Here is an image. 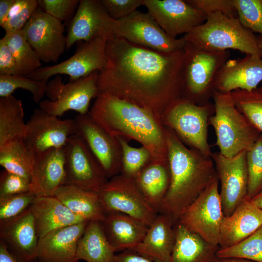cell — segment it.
Returning <instances> with one entry per match:
<instances>
[{
	"label": "cell",
	"mask_w": 262,
	"mask_h": 262,
	"mask_svg": "<svg viewBox=\"0 0 262 262\" xmlns=\"http://www.w3.org/2000/svg\"><path fill=\"white\" fill-rule=\"evenodd\" d=\"M184 49L157 51L114 36L107 40V62L99 72V93L144 108L162 120L182 97Z\"/></svg>",
	"instance_id": "1"
},
{
	"label": "cell",
	"mask_w": 262,
	"mask_h": 262,
	"mask_svg": "<svg viewBox=\"0 0 262 262\" xmlns=\"http://www.w3.org/2000/svg\"><path fill=\"white\" fill-rule=\"evenodd\" d=\"M114 138L135 140L147 148L152 161L168 162L164 126L149 111L108 94L99 93L88 112Z\"/></svg>",
	"instance_id": "2"
},
{
	"label": "cell",
	"mask_w": 262,
	"mask_h": 262,
	"mask_svg": "<svg viewBox=\"0 0 262 262\" xmlns=\"http://www.w3.org/2000/svg\"><path fill=\"white\" fill-rule=\"evenodd\" d=\"M170 183L159 213L176 224L184 210L217 176L211 157L187 147L171 129L164 126Z\"/></svg>",
	"instance_id": "3"
},
{
	"label": "cell",
	"mask_w": 262,
	"mask_h": 262,
	"mask_svg": "<svg viewBox=\"0 0 262 262\" xmlns=\"http://www.w3.org/2000/svg\"><path fill=\"white\" fill-rule=\"evenodd\" d=\"M186 42L206 51L238 50L262 58L257 36L244 27L238 18L220 12L207 15L205 21L182 36Z\"/></svg>",
	"instance_id": "4"
},
{
	"label": "cell",
	"mask_w": 262,
	"mask_h": 262,
	"mask_svg": "<svg viewBox=\"0 0 262 262\" xmlns=\"http://www.w3.org/2000/svg\"><path fill=\"white\" fill-rule=\"evenodd\" d=\"M212 98L214 113L209 124L214 129L219 152L231 158L248 150L262 133L236 107L230 93L214 90Z\"/></svg>",
	"instance_id": "5"
},
{
	"label": "cell",
	"mask_w": 262,
	"mask_h": 262,
	"mask_svg": "<svg viewBox=\"0 0 262 262\" xmlns=\"http://www.w3.org/2000/svg\"><path fill=\"white\" fill-rule=\"evenodd\" d=\"M183 49L181 98L198 105H205L212 98L215 76L220 67L229 59V51H207L186 42Z\"/></svg>",
	"instance_id": "6"
},
{
	"label": "cell",
	"mask_w": 262,
	"mask_h": 262,
	"mask_svg": "<svg viewBox=\"0 0 262 262\" xmlns=\"http://www.w3.org/2000/svg\"><path fill=\"white\" fill-rule=\"evenodd\" d=\"M214 113V104L210 102L198 105L181 98L167 110L162 121L184 144L211 157L213 152L208 142V126Z\"/></svg>",
	"instance_id": "7"
},
{
	"label": "cell",
	"mask_w": 262,
	"mask_h": 262,
	"mask_svg": "<svg viewBox=\"0 0 262 262\" xmlns=\"http://www.w3.org/2000/svg\"><path fill=\"white\" fill-rule=\"evenodd\" d=\"M216 177L182 213L178 220L188 230L207 243L219 245L220 228L224 216Z\"/></svg>",
	"instance_id": "8"
},
{
	"label": "cell",
	"mask_w": 262,
	"mask_h": 262,
	"mask_svg": "<svg viewBox=\"0 0 262 262\" xmlns=\"http://www.w3.org/2000/svg\"><path fill=\"white\" fill-rule=\"evenodd\" d=\"M99 72L94 71L66 84L62 82L60 75H56L48 82L46 94L49 99L42 100L39 104L40 108L58 117L69 110L81 115L88 114L91 99L98 94Z\"/></svg>",
	"instance_id": "9"
},
{
	"label": "cell",
	"mask_w": 262,
	"mask_h": 262,
	"mask_svg": "<svg viewBox=\"0 0 262 262\" xmlns=\"http://www.w3.org/2000/svg\"><path fill=\"white\" fill-rule=\"evenodd\" d=\"M98 194L106 213H125L148 227L158 214L147 201L134 179L122 174L110 179Z\"/></svg>",
	"instance_id": "10"
},
{
	"label": "cell",
	"mask_w": 262,
	"mask_h": 262,
	"mask_svg": "<svg viewBox=\"0 0 262 262\" xmlns=\"http://www.w3.org/2000/svg\"><path fill=\"white\" fill-rule=\"evenodd\" d=\"M108 39L98 37L89 41H82L69 58L56 65L41 67L27 77L48 81L53 76L66 75L73 82L94 71H100L107 62L106 46Z\"/></svg>",
	"instance_id": "11"
},
{
	"label": "cell",
	"mask_w": 262,
	"mask_h": 262,
	"mask_svg": "<svg viewBox=\"0 0 262 262\" xmlns=\"http://www.w3.org/2000/svg\"><path fill=\"white\" fill-rule=\"evenodd\" d=\"M65 148V184L98 193L108 179L84 140L74 134L69 137Z\"/></svg>",
	"instance_id": "12"
},
{
	"label": "cell",
	"mask_w": 262,
	"mask_h": 262,
	"mask_svg": "<svg viewBox=\"0 0 262 262\" xmlns=\"http://www.w3.org/2000/svg\"><path fill=\"white\" fill-rule=\"evenodd\" d=\"M117 21L116 36L136 45L171 53L183 49L186 44L183 37L173 38L168 35L147 12L136 10Z\"/></svg>",
	"instance_id": "13"
},
{
	"label": "cell",
	"mask_w": 262,
	"mask_h": 262,
	"mask_svg": "<svg viewBox=\"0 0 262 262\" xmlns=\"http://www.w3.org/2000/svg\"><path fill=\"white\" fill-rule=\"evenodd\" d=\"M22 31L29 44L43 62L56 63L66 49V36L62 21L39 6Z\"/></svg>",
	"instance_id": "14"
},
{
	"label": "cell",
	"mask_w": 262,
	"mask_h": 262,
	"mask_svg": "<svg viewBox=\"0 0 262 262\" xmlns=\"http://www.w3.org/2000/svg\"><path fill=\"white\" fill-rule=\"evenodd\" d=\"M117 25V21L111 18L100 0H81L68 25L66 49L76 42L116 36Z\"/></svg>",
	"instance_id": "15"
},
{
	"label": "cell",
	"mask_w": 262,
	"mask_h": 262,
	"mask_svg": "<svg viewBox=\"0 0 262 262\" xmlns=\"http://www.w3.org/2000/svg\"><path fill=\"white\" fill-rule=\"evenodd\" d=\"M26 125L24 140L35 155L64 147L75 134L74 119L61 120L41 108L33 111Z\"/></svg>",
	"instance_id": "16"
},
{
	"label": "cell",
	"mask_w": 262,
	"mask_h": 262,
	"mask_svg": "<svg viewBox=\"0 0 262 262\" xmlns=\"http://www.w3.org/2000/svg\"><path fill=\"white\" fill-rule=\"evenodd\" d=\"M246 151L231 158L219 152L213 153V159L221 183L220 196L224 216H229L247 196L248 172Z\"/></svg>",
	"instance_id": "17"
},
{
	"label": "cell",
	"mask_w": 262,
	"mask_h": 262,
	"mask_svg": "<svg viewBox=\"0 0 262 262\" xmlns=\"http://www.w3.org/2000/svg\"><path fill=\"white\" fill-rule=\"evenodd\" d=\"M74 119L75 134L84 140L107 178L120 174L122 151L118 140L97 124L88 114H79Z\"/></svg>",
	"instance_id": "18"
},
{
	"label": "cell",
	"mask_w": 262,
	"mask_h": 262,
	"mask_svg": "<svg viewBox=\"0 0 262 262\" xmlns=\"http://www.w3.org/2000/svg\"><path fill=\"white\" fill-rule=\"evenodd\" d=\"M144 6L165 33L173 38L201 25L207 17L183 0H144Z\"/></svg>",
	"instance_id": "19"
},
{
	"label": "cell",
	"mask_w": 262,
	"mask_h": 262,
	"mask_svg": "<svg viewBox=\"0 0 262 262\" xmlns=\"http://www.w3.org/2000/svg\"><path fill=\"white\" fill-rule=\"evenodd\" d=\"M262 81V58L246 54L242 58L229 59L218 69L214 89L230 93L237 89L251 91Z\"/></svg>",
	"instance_id": "20"
},
{
	"label": "cell",
	"mask_w": 262,
	"mask_h": 262,
	"mask_svg": "<svg viewBox=\"0 0 262 262\" xmlns=\"http://www.w3.org/2000/svg\"><path fill=\"white\" fill-rule=\"evenodd\" d=\"M65 181V147L35 155L30 181L31 193L36 197L53 196Z\"/></svg>",
	"instance_id": "21"
},
{
	"label": "cell",
	"mask_w": 262,
	"mask_h": 262,
	"mask_svg": "<svg viewBox=\"0 0 262 262\" xmlns=\"http://www.w3.org/2000/svg\"><path fill=\"white\" fill-rule=\"evenodd\" d=\"M0 240L23 262L35 260L39 238L30 207L17 216L0 222Z\"/></svg>",
	"instance_id": "22"
},
{
	"label": "cell",
	"mask_w": 262,
	"mask_h": 262,
	"mask_svg": "<svg viewBox=\"0 0 262 262\" xmlns=\"http://www.w3.org/2000/svg\"><path fill=\"white\" fill-rule=\"evenodd\" d=\"M88 222L59 229L39 239L35 260L39 262H78V243Z\"/></svg>",
	"instance_id": "23"
},
{
	"label": "cell",
	"mask_w": 262,
	"mask_h": 262,
	"mask_svg": "<svg viewBox=\"0 0 262 262\" xmlns=\"http://www.w3.org/2000/svg\"><path fill=\"white\" fill-rule=\"evenodd\" d=\"M262 226V210L247 196L232 213L224 216L218 245L220 248L233 246L246 239Z\"/></svg>",
	"instance_id": "24"
},
{
	"label": "cell",
	"mask_w": 262,
	"mask_h": 262,
	"mask_svg": "<svg viewBox=\"0 0 262 262\" xmlns=\"http://www.w3.org/2000/svg\"><path fill=\"white\" fill-rule=\"evenodd\" d=\"M175 225L168 216L158 213L133 250L156 262H170L176 238Z\"/></svg>",
	"instance_id": "25"
},
{
	"label": "cell",
	"mask_w": 262,
	"mask_h": 262,
	"mask_svg": "<svg viewBox=\"0 0 262 262\" xmlns=\"http://www.w3.org/2000/svg\"><path fill=\"white\" fill-rule=\"evenodd\" d=\"M101 222L115 252L134 249L143 240L148 228L138 219L119 212L106 213Z\"/></svg>",
	"instance_id": "26"
},
{
	"label": "cell",
	"mask_w": 262,
	"mask_h": 262,
	"mask_svg": "<svg viewBox=\"0 0 262 262\" xmlns=\"http://www.w3.org/2000/svg\"><path fill=\"white\" fill-rule=\"evenodd\" d=\"M30 208L39 239L59 229L87 221L72 213L54 196L36 197Z\"/></svg>",
	"instance_id": "27"
},
{
	"label": "cell",
	"mask_w": 262,
	"mask_h": 262,
	"mask_svg": "<svg viewBox=\"0 0 262 262\" xmlns=\"http://www.w3.org/2000/svg\"><path fill=\"white\" fill-rule=\"evenodd\" d=\"M176 238L170 262H220V246L209 244L180 223L175 225Z\"/></svg>",
	"instance_id": "28"
},
{
	"label": "cell",
	"mask_w": 262,
	"mask_h": 262,
	"mask_svg": "<svg viewBox=\"0 0 262 262\" xmlns=\"http://www.w3.org/2000/svg\"><path fill=\"white\" fill-rule=\"evenodd\" d=\"M134 180L147 201L159 213L170 183L168 162L151 161Z\"/></svg>",
	"instance_id": "29"
},
{
	"label": "cell",
	"mask_w": 262,
	"mask_h": 262,
	"mask_svg": "<svg viewBox=\"0 0 262 262\" xmlns=\"http://www.w3.org/2000/svg\"><path fill=\"white\" fill-rule=\"evenodd\" d=\"M54 196L74 214L87 221L102 222L106 213L98 193L70 184H64Z\"/></svg>",
	"instance_id": "30"
},
{
	"label": "cell",
	"mask_w": 262,
	"mask_h": 262,
	"mask_svg": "<svg viewBox=\"0 0 262 262\" xmlns=\"http://www.w3.org/2000/svg\"><path fill=\"white\" fill-rule=\"evenodd\" d=\"M115 251L106 235L102 222L89 221L79 240L77 260L87 262H115Z\"/></svg>",
	"instance_id": "31"
},
{
	"label": "cell",
	"mask_w": 262,
	"mask_h": 262,
	"mask_svg": "<svg viewBox=\"0 0 262 262\" xmlns=\"http://www.w3.org/2000/svg\"><path fill=\"white\" fill-rule=\"evenodd\" d=\"M26 123L22 101L14 96L0 98V147L17 140H24Z\"/></svg>",
	"instance_id": "32"
},
{
	"label": "cell",
	"mask_w": 262,
	"mask_h": 262,
	"mask_svg": "<svg viewBox=\"0 0 262 262\" xmlns=\"http://www.w3.org/2000/svg\"><path fill=\"white\" fill-rule=\"evenodd\" d=\"M35 154L24 140L0 147V164L4 170L31 181Z\"/></svg>",
	"instance_id": "33"
},
{
	"label": "cell",
	"mask_w": 262,
	"mask_h": 262,
	"mask_svg": "<svg viewBox=\"0 0 262 262\" xmlns=\"http://www.w3.org/2000/svg\"><path fill=\"white\" fill-rule=\"evenodd\" d=\"M3 38L19 66L21 76L27 77L41 67V60L28 42L22 30L5 33Z\"/></svg>",
	"instance_id": "34"
},
{
	"label": "cell",
	"mask_w": 262,
	"mask_h": 262,
	"mask_svg": "<svg viewBox=\"0 0 262 262\" xmlns=\"http://www.w3.org/2000/svg\"><path fill=\"white\" fill-rule=\"evenodd\" d=\"M230 93L236 107L262 134V86L250 91L237 89Z\"/></svg>",
	"instance_id": "35"
},
{
	"label": "cell",
	"mask_w": 262,
	"mask_h": 262,
	"mask_svg": "<svg viewBox=\"0 0 262 262\" xmlns=\"http://www.w3.org/2000/svg\"><path fill=\"white\" fill-rule=\"evenodd\" d=\"M219 259L237 258L262 262V226L239 243L226 248H219Z\"/></svg>",
	"instance_id": "36"
},
{
	"label": "cell",
	"mask_w": 262,
	"mask_h": 262,
	"mask_svg": "<svg viewBox=\"0 0 262 262\" xmlns=\"http://www.w3.org/2000/svg\"><path fill=\"white\" fill-rule=\"evenodd\" d=\"M48 81L35 80L23 76H5L0 75V97L12 95L17 89L29 91L32 98L37 104L42 100L46 92Z\"/></svg>",
	"instance_id": "37"
},
{
	"label": "cell",
	"mask_w": 262,
	"mask_h": 262,
	"mask_svg": "<svg viewBox=\"0 0 262 262\" xmlns=\"http://www.w3.org/2000/svg\"><path fill=\"white\" fill-rule=\"evenodd\" d=\"M122 151L121 174L134 179L139 172L151 161L150 151L144 146L131 147L129 142L122 138H117Z\"/></svg>",
	"instance_id": "38"
},
{
	"label": "cell",
	"mask_w": 262,
	"mask_h": 262,
	"mask_svg": "<svg viewBox=\"0 0 262 262\" xmlns=\"http://www.w3.org/2000/svg\"><path fill=\"white\" fill-rule=\"evenodd\" d=\"M248 172L247 196L252 199L262 191V134L246 151Z\"/></svg>",
	"instance_id": "39"
},
{
	"label": "cell",
	"mask_w": 262,
	"mask_h": 262,
	"mask_svg": "<svg viewBox=\"0 0 262 262\" xmlns=\"http://www.w3.org/2000/svg\"><path fill=\"white\" fill-rule=\"evenodd\" d=\"M242 25L262 36V0H232Z\"/></svg>",
	"instance_id": "40"
},
{
	"label": "cell",
	"mask_w": 262,
	"mask_h": 262,
	"mask_svg": "<svg viewBox=\"0 0 262 262\" xmlns=\"http://www.w3.org/2000/svg\"><path fill=\"white\" fill-rule=\"evenodd\" d=\"M39 6L36 0H16L1 27L5 33L22 30Z\"/></svg>",
	"instance_id": "41"
},
{
	"label": "cell",
	"mask_w": 262,
	"mask_h": 262,
	"mask_svg": "<svg viewBox=\"0 0 262 262\" xmlns=\"http://www.w3.org/2000/svg\"><path fill=\"white\" fill-rule=\"evenodd\" d=\"M36 196L30 191L0 198V222L20 215L29 209Z\"/></svg>",
	"instance_id": "42"
},
{
	"label": "cell",
	"mask_w": 262,
	"mask_h": 262,
	"mask_svg": "<svg viewBox=\"0 0 262 262\" xmlns=\"http://www.w3.org/2000/svg\"><path fill=\"white\" fill-rule=\"evenodd\" d=\"M40 7L45 12L61 21H66L75 14L80 0H39Z\"/></svg>",
	"instance_id": "43"
},
{
	"label": "cell",
	"mask_w": 262,
	"mask_h": 262,
	"mask_svg": "<svg viewBox=\"0 0 262 262\" xmlns=\"http://www.w3.org/2000/svg\"><path fill=\"white\" fill-rule=\"evenodd\" d=\"M30 181L5 170L0 174V198L30 191Z\"/></svg>",
	"instance_id": "44"
},
{
	"label": "cell",
	"mask_w": 262,
	"mask_h": 262,
	"mask_svg": "<svg viewBox=\"0 0 262 262\" xmlns=\"http://www.w3.org/2000/svg\"><path fill=\"white\" fill-rule=\"evenodd\" d=\"M190 5L199 10L206 16L220 12L230 17L238 18L232 0H185Z\"/></svg>",
	"instance_id": "45"
},
{
	"label": "cell",
	"mask_w": 262,
	"mask_h": 262,
	"mask_svg": "<svg viewBox=\"0 0 262 262\" xmlns=\"http://www.w3.org/2000/svg\"><path fill=\"white\" fill-rule=\"evenodd\" d=\"M113 19L119 20L128 16L137 9L144 6V0H100Z\"/></svg>",
	"instance_id": "46"
},
{
	"label": "cell",
	"mask_w": 262,
	"mask_h": 262,
	"mask_svg": "<svg viewBox=\"0 0 262 262\" xmlns=\"http://www.w3.org/2000/svg\"><path fill=\"white\" fill-rule=\"evenodd\" d=\"M0 75L21 76L19 66L3 37L0 39Z\"/></svg>",
	"instance_id": "47"
},
{
	"label": "cell",
	"mask_w": 262,
	"mask_h": 262,
	"mask_svg": "<svg viewBox=\"0 0 262 262\" xmlns=\"http://www.w3.org/2000/svg\"><path fill=\"white\" fill-rule=\"evenodd\" d=\"M115 262H156L133 250H125L115 254Z\"/></svg>",
	"instance_id": "48"
},
{
	"label": "cell",
	"mask_w": 262,
	"mask_h": 262,
	"mask_svg": "<svg viewBox=\"0 0 262 262\" xmlns=\"http://www.w3.org/2000/svg\"><path fill=\"white\" fill-rule=\"evenodd\" d=\"M0 262H24L19 259L0 240Z\"/></svg>",
	"instance_id": "49"
},
{
	"label": "cell",
	"mask_w": 262,
	"mask_h": 262,
	"mask_svg": "<svg viewBox=\"0 0 262 262\" xmlns=\"http://www.w3.org/2000/svg\"><path fill=\"white\" fill-rule=\"evenodd\" d=\"M16 1V0H0V26L1 27L6 21Z\"/></svg>",
	"instance_id": "50"
},
{
	"label": "cell",
	"mask_w": 262,
	"mask_h": 262,
	"mask_svg": "<svg viewBox=\"0 0 262 262\" xmlns=\"http://www.w3.org/2000/svg\"><path fill=\"white\" fill-rule=\"evenodd\" d=\"M251 199L253 203L262 210V191L253 197Z\"/></svg>",
	"instance_id": "51"
},
{
	"label": "cell",
	"mask_w": 262,
	"mask_h": 262,
	"mask_svg": "<svg viewBox=\"0 0 262 262\" xmlns=\"http://www.w3.org/2000/svg\"><path fill=\"white\" fill-rule=\"evenodd\" d=\"M220 262H254L251 261L237 258L222 259Z\"/></svg>",
	"instance_id": "52"
},
{
	"label": "cell",
	"mask_w": 262,
	"mask_h": 262,
	"mask_svg": "<svg viewBox=\"0 0 262 262\" xmlns=\"http://www.w3.org/2000/svg\"><path fill=\"white\" fill-rule=\"evenodd\" d=\"M257 38L259 47L262 51V36L259 35L257 36Z\"/></svg>",
	"instance_id": "53"
},
{
	"label": "cell",
	"mask_w": 262,
	"mask_h": 262,
	"mask_svg": "<svg viewBox=\"0 0 262 262\" xmlns=\"http://www.w3.org/2000/svg\"><path fill=\"white\" fill-rule=\"evenodd\" d=\"M39 262L37 261L36 260H33V261H31V262Z\"/></svg>",
	"instance_id": "54"
},
{
	"label": "cell",
	"mask_w": 262,
	"mask_h": 262,
	"mask_svg": "<svg viewBox=\"0 0 262 262\" xmlns=\"http://www.w3.org/2000/svg\"></svg>",
	"instance_id": "55"
}]
</instances>
